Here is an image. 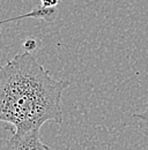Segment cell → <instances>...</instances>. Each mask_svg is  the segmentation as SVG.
Returning <instances> with one entry per match:
<instances>
[{"mask_svg": "<svg viewBox=\"0 0 148 150\" xmlns=\"http://www.w3.org/2000/svg\"><path fill=\"white\" fill-rule=\"evenodd\" d=\"M71 82L56 80L30 51L0 65V121L23 135L48 122L63 124V93Z\"/></svg>", "mask_w": 148, "mask_h": 150, "instance_id": "6da1fadb", "label": "cell"}, {"mask_svg": "<svg viewBox=\"0 0 148 150\" xmlns=\"http://www.w3.org/2000/svg\"><path fill=\"white\" fill-rule=\"evenodd\" d=\"M0 150H51L42 142L41 129L16 135L12 132L9 137H0Z\"/></svg>", "mask_w": 148, "mask_h": 150, "instance_id": "7a4b0ae2", "label": "cell"}, {"mask_svg": "<svg viewBox=\"0 0 148 150\" xmlns=\"http://www.w3.org/2000/svg\"><path fill=\"white\" fill-rule=\"evenodd\" d=\"M55 13V11L52 8H37L35 11L28 13V14H24V15H20V16H16V18H11V19L7 20H1L0 21V34H1V24L2 23H6V22H11V21H16V20L20 19H26V18H36V19H45L49 20L50 16Z\"/></svg>", "mask_w": 148, "mask_h": 150, "instance_id": "3957f363", "label": "cell"}, {"mask_svg": "<svg viewBox=\"0 0 148 150\" xmlns=\"http://www.w3.org/2000/svg\"><path fill=\"white\" fill-rule=\"evenodd\" d=\"M133 117L138 120V127H139V131L141 132L145 136L148 137V106L147 109L141 113H135L133 114Z\"/></svg>", "mask_w": 148, "mask_h": 150, "instance_id": "277c9868", "label": "cell"}, {"mask_svg": "<svg viewBox=\"0 0 148 150\" xmlns=\"http://www.w3.org/2000/svg\"><path fill=\"white\" fill-rule=\"evenodd\" d=\"M23 45H24L26 51H34L36 49V40L35 39H27Z\"/></svg>", "mask_w": 148, "mask_h": 150, "instance_id": "5b68a950", "label": "cell"}, {"mask_svg": "<svg viewBox=\"0 0 148 150\" xmlns=\"http://www.w3.org/2000/svg\"><path fill=\"white\" fill-rule=\"evenodd\" d=\"M59 1L60 0H41V2H42L41 7H43V8H52V7H55L56 5H58Z\"/></svg>", "mask_w": 148, "mask_h": 150, "instance_id": "8992f818", "label": "cell"}]
</instances>
